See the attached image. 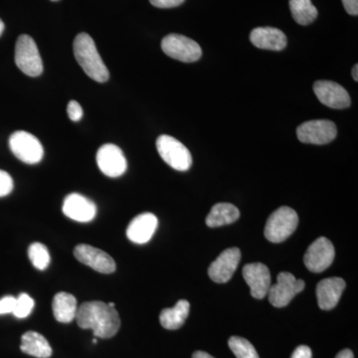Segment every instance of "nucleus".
<instances>
[{"instance_id":"19","label":"nucleus","mask_w":358,"mask_h":358,"mask_svg":"<svg viewBox=\"0 0 358 358\" xmlns=\"http://www.w3.org/2000/svg\"><path fill=\"white\" fill-rule=\"evenodd\" d=\"M345 289V282L341 278H327L320 281L317 287L319 307L324 310H333L341 300Z\"/></svg>"},{"instance_id":"39","label":"nucleus","mask_w":358,"mask_h":358,"mask_svg":"<svg viewBox=\"0 0 358 358\" xmlns=\"http://www.w3.org/2000/svg\"><path fill=\"white\" fill-rule=\"evenodd\" d=\"M51 1H58V0H51Z\"/></svg>"},{"instance_id":"4","label":"nucleus","mask_w":358,"mask_h":358,"mask_svg":"<svg viewBox=\"0 0 358 358\" xmlns=\"http://www.w3.org/2000/svg\"><path fill=\"white\" fill-rule=\"evenodd\" d=\"M15 64L29 77H38L43 72L38 47L29 35H20L16 41Z\"/></svg>"},{"instance_id":"10","label":"nucleus","mask_w":358,"mask_h":358,"mask_svg":"<svg viewBox=\"0 0 358 358\" xmlns=\"http://www.w3.org/2000/svg\"><path fill=\"white\" fill-rule=\"evenodd\" d=\"M334 255V244L327 238L320 237L308 247L303 263L310 272L322 273L333 264Z\"/></svg>"},{"instance_id":"5","label":"nucleus","mask_w":358,"mask_h":358,"mask_svg":"<svg viewBox=\"0 0 358 358\" xmlns=\"http://www.w3.org/2000/svg\"><path fill=\"white\" fill-rule=\"evenodd\" d=\"M157 152L169 166L186 171L192 166V155L182 143L173 136L162 134L157 140Z\"/></svg>"},{"instance_id":"11","label":"nucleus","mask_w":358,"mask_h":358,"mask_svg":"<svg viewBox=\"0 0 358 358\" xmlns=\"http://www.w3.org/2000/svg\"><path fill=\"white\" fill-rule=\"evenodd\" d=\"M96 164L105 176L109 178H119L128 169L126 157L119 147L107 143L99 148L96 152Z\"/></svg>"},{"instance_id":"38","label":"nucleus","mask_w":358,"mask_h":358,"mask_svg":"<svg viewBox=\"0 0 358 358\" xmlns=\"http://www.w3.org/2000/svg\"><path fill=\"white\" fill-rule=\"evenodd\" d=\"M93 343H96V338H94V339H93Z\"/></svg>"},{"instance_id":"36","label":"nucleus","mask_w":358,"mask_h":358,"mask_svg":"<svg viewBox=\"0 0 358 358\" xmlns=\"http://www.w3.org/2000/svg\"><path fill=\"white\" fill-rule=\"evenodd\" d=\"M352 74L353 79H355V81L357 82L358 81V65L357 64L355 65V67H353Z\"/></svg>"},{"instance_id":"6","label":"nucleus","mask_w":358,"mask_h":358,"mask_svg":"<svg viewBox=\"0 0 358 358\" xmlns=\"http://www.w3.org/2000/svg\"><path fill=\"white\" fill-rule=\"evenodd\" d=\"M162 49L169 57L185 63L196 62L202 56L199 44L180 34H169L164 37Z\"/></svg>"},{"instance_id":"23","label":"nucleus","mask_w":358,"mask_h":358,"mask_svg":"<svg viewBox=\"0 0 358 358\" xmlns=\"http://www.w3.org/2000/svg\"><path fill=\"white\" fill-rule=\"evenodd\" d=\"M240 217V211L236 206L230 203H218L212 207L207 215L206 224L208 227L216 228L234 223Z\"/></svg>"},{"instance_id":"22","label":"nucleus","mask_w":358,"mask_h":358,"mask_svg":"<svg viewBox=\"0 0 358 358\" xmlns=\"http://www.w3.org/2000/svg\"><path fill=\"white\" fill-rule=\"evenodd\" d=\"M190 305L187 301L180 300L173 308H164L159 315L160 324L166 329H180L189 315Z\"/></svg>"},{"instance_id":"27","label":"nucleus","mask_w":358,"mask_h":358,"mask_svg":"<svg viewBox=\"0 0 358 358\" xmlns=\"http://www.w3.org/2000/svg\"><path fill=\"white\" fill-rule=\"evenodd\" d=\"M34 300L27 294H21L18 298H16L15 306L13 308V315L17 319H25L32 313L34 308Z\"/></svg>"},{"instance_id":"30","label":"nucleus","mask_w":358,"mask_h":358,"mask_svg":"<svg viewBox=\"0 0 358 358\" xmlns=\"http://www.w3.org/2000/svg\"><path fill=\"white\" fill-rule=\"evenodd\" d=\"M16 298L13 296H6L0 299V315L13 313L14 306H15Z\"/></svg>"},{"instance_id":"28","label":"nucleus","mask_w":358,"mask_h":358,"mask_svg":"<svg viewBox=\"0 0 358 358\" xmlns=\"http://www.w3.org/2000/svg\"><path fill=\"white\" fill-rule=\"evenodd\" d=\"M13 189V179L6 171L0 169V197L7 196Z\"/></svg>"},{"instance_id":"21","label":"nucleus","mask_w":358,"mask_h":358,"mask_svg":"<svg viewBox=\"0 0 358 358\" xmlns=\"http://www.w3.org/2000/svg\"><path fill=\"white\" fill-rule=\"evenodd\" d=\"M20 350L26 355L37 358H49L52 355L48 341L36 331H27L23 334Z\"/></svg>"},{"instance_id":"17","label":"nucleus","mask_w":358,"mask_h":358,"mask_svg":"<svg viewBox=\"0 0 358 358\" xmlns=\"http://www.w3.org/2000/svg\"><path fill=\"white\" fill-rule=\"evenodd\" d=\"M159 220L152 213H141L129 224L127 236L136 244H145L154 236Z\"/></svg>"},{"instance_id":"2","label":"nucleus","mask_w":358,"mask_h":358,"mask_svg":"<svg viewBox=\"0 0 358 358\" xmlns=\"http://www.w3.org/2000/svg\"><path fill=\"white\" fill-rule=\"evenodd\" d=\"M73 49L77 62L91 79L99 83H105L109 80V70L96 50L95 42L89 34H78Z\"/></svg>"},{"instance_id":"25","label":"nucleus","mask_w":358,"mask_h":358,"mask_svg":"<svg viewBox=\"0 0 358 358\" xmlns=\"http://www.w3.org/2000/svg\"><path fill=\"white\" fill-rule=\"evenodd\" d=\"M28 257H29L32 265L40 271L46 270L51 261L48 249L45 245L38 243V242L30 245L29 249H28Z\"/></svg>"},{"instance_id":"8","label":"nucleus","mask_w":358,"mask_h":358,"mask_svg":"<svg viewBox=\"0 0 358 358\" xmlns=\"http://www.w3.org/2000/svg\"><path fill=\"white\" fill-rule=\"evenodd\" d=\"M305 287V282L296 279L291 273H280L277 282L268 289V301L275 308L286 307L296 294L303 291Z\"/></svg>"},{"instance_id":"14","label":"nucleus","mask_w":358,"mask_h":358,"mask_svg":"<svg viewBox=\"0 0 358 358\" xmlns=\"http://www.w3.org/2000/svg\"><path fill=\"white\" fill-rule=\"evenodd\" d=\"M241 260L240 249L229 248L223 251L208 268V275L212 281L224 284L230 281Z\"/></svg>"},{"instance_id":"9","label":"nucleus","mask_w":358,"mask_h":358,"mask_svg":"<svg viewBox=\"0 0 358 358\" xmlns=\"http://www.w3.org/2000/svg\"><path fill=\"white\" fill-rule=\"evenodd\" d=\"M338 136V129L334 122L329 120H313L303 122L296 129V136L303 143L327 145Z\"/></svg>"},{"instance_id":"16","label":"nucleus","mask_w":358,"mask_h":358,"mask_svg":"<svg viewBox=\"0 0 358 358\" xmlns=\"http://www.w3.org/2000/svg\"><path fill=\"white\" fill-rule=\"evenodd\" d=\"M243 277L252 296L258 300L265 298L271 287L270 271L262 263L248 264L243 268Z\"/></svg>"},{"instance_id":"32","label":"nucleus","mask_w":358,"mask_h":358,"mask_svg":"<svg viewBox=\"0 0 358 358\" xmlns=\"http://www.w3.org/2000/svg\"><path fill=\"white\" fill-rule=\"evenodd\" d=\"M291 358H312V350L307 345H301L296 348Z\"/></svg>"},{"instance_id":"26","label":"nucleus","mask_w":358,"mask_h":358,"mask_svg":"<svg viewBox=\"0 0 358 358\" xmlns=\"http://www.w3.org/2000/svg\"><path fill=\"white\" fill-rule=\"evenodd\" d=\"M228 345L237 358H260L255 348L246 338L232 336Z\"/></svg>"},{"instance_id":"18","label":"nucleus","mask_w":358,"mask_h":358,"mask_svg":"<svg viewBox=\"0 0 358 358\" xmlns=\"http://www.w3.org/2000/svg\"><path fill=\"white\" fill-rule=\"evenodd\" d=\"M252 44L259 49L282 51L288 44L285 33L274 27H257L250 34Z\"/></svg>"},{"instance_id":"7","label":"nucleus","mask_w":358,"mask_h":358,"mask_svg":"<svg viewBox=\"0 0 358 358\" xmlns=\"http://www.w3.org/2000/svg\"><path fill=\"white\" fill-rule=\"evenodd\" d=\"M13 154L27 164H36L43 159L44 150L38 138L24 131H15L9 138Z\"/></svg>"},{"instance_id":"24","label":"nucleus","mask_w":358,"mask_h":358,"mask_svg":"<svg viewBox=\"0 0 358 358\" xmlns=\"http://www.w3.org/2000/svg\"><path fill=\"white\" fill-rule=\"evenodd\" d=\"M289 9L296 23L308 25L317 17V9L312 0H289Z\"/></svg>"},{"instance_id":"29","label":"nucleus","mask_w":358,"mask_h":358,"mask_svg":"<svg viewBox=\"0 0 358 358\" xmlns=\"http://www.w3.org/2000/svg\"><path fill=\"white\" fill-rule=\"evenodd\" d=\"M67 113L71 121L73 122H79L84 115L83 109L77 101H70L68 103Z\"/></svg>"},{"instance_id":"12","label":"nucleus","mask_w":358,"mask_h":358,"mask_svg":"<svg viewBox=\"0 0 358 358\" xmlns=\"http://www.w3.org/2000/svg\"><path fill=\"white\" fill-rule=\"evenodd\" d=\"M313 92L320 103L331 109H346L352 103L346 90L336 82L317 81L313 84Z\"/></svg>"},{"instance_id":"31","label":"nucleus","mask_w":358,"mask_h":358,"mask_svg":"<svg viewBox=\"0 0 358 358\" xmlns=\"http://www.w3.org/2000/svg\"><path fill=\"white\" fill-rule=\"evenodd\" d=\"M185 1V0H150V3L157 8H173L181 6Z\"/></svg>"},{"instance_id":"3","label":"nucleus","mask_w":358,"mask_h":358,"mask_svg":"<svg viewBox=\"0 0 358 358\" xmlns=\"http://www.w3.org/2000/svg\"><path fill=\"white\" fill-rule=\"evenodd\" d=\"M299 216L291 207L282 206L271 214L265 226V237L272 243H281L296 231Z\"/></svg>"},{"instance_id":"1","label":"nucleus","mask_w":358,"mask_h":358,"mask_svg":"<svg viewBox=\"0 0 358 358\" xmlns=\"http://www.w3.org/2000/svg\"><path fill=\"white\" fill-rule=\"evenodd\" d=\"M78 326L83 329H92L96 338H110L115 336L121 327V319L115 308L103 301H86L78 308Z\"/></svg>"},{"instance_id":"34","label":"nucleus","mask_w":358,"mask_h":358,"mask_svg":"<svg viewBox=\"0 0 358 358\" xmlns=\"http://www.w3.org/2000/svg\"><path fill=\"white\" fill-rule=\"evenodd\" d=\"M336 358H355V355L350 350H343L338 353Z\"/></svg>"},{"instance_id":"33","label":"nucleus","mask_w":358,"mask_h":358,"mask_svg":"<svg viewBox=\"0 0 358 358\" xmlns=\"http://www.w3.org/2000/svg\"><path fill=\"white\" fill-rule=\"evenodd\" d=\"M346 13L350 15L357 16L358 14V0H341Z\"/></svg>"},{"instance_id":"20","label":"nucleus","mask_w":358,"mask_h":358,"mask_svg":"<svg viewBox=\"0 0 358 358\" xmlns=\"http://www.w3.org/2000/svg\"><path fill=\"white\" fill-rule=\"evenodd\" d=\"M53 315L56 320L62 324H69L76 319L77 300L73 294L61 292L55 294L52 303Z\"/></svg>"},{"instance_id":"13","label":"nucleus","mask_w":358,"mask_h":358,"mask_svg":"<svg viewBox=\"0 0 358 358\" xmlns=\"http://www.w3.org/2000/svg\"><path fill=\"white\" fill-rule=\"evenodd\" d=\"M74 255L78 261L102 274H112L115 271L114 259L91 245H78L74 250Z\"/></svg>"},{"instance_id":"15","label":"nucleus","mask_w":358,"mask_h":358,"mask_svg":"<svg viewBox=\"0 0 358 358\" xmlns=\"http://www.w3.org/2000/svg\"><path fill=\"white\" fill-rule=\"evenodd\" d=\"M63 213L77 222H91L96 215V206L92 200L79 193L68 195L63 203Z\"/></svg>"},{"instance_id":"35","label":"nucleus","mask_w":358,"mask_h":358,"mask_svg":"<svg viewBox=\"0 0 358 358\" xmlns=\"http://www.w3.org/2000/svg\"><path fill=\"white\" fill-rule=\"evenodd\" d=\"M192 358H214L213 357H211L209 353L201 352V350H197V352H195L192 355Z\"/></svg>"},{"instance_id":"37","label":"nucleus","mask_w":358,"mask_h":358,"mask_svg":"<svg viewBox=\"0 0 358 358\" xmlns=\"http://www.w3.org/2000/svg\"><path fill=\"white\" fill-rule=\"evenodd\" d=\"M4 31V23L3 21L0 20V36H1L2 33Z\"/></svg>"}]
</instances>
